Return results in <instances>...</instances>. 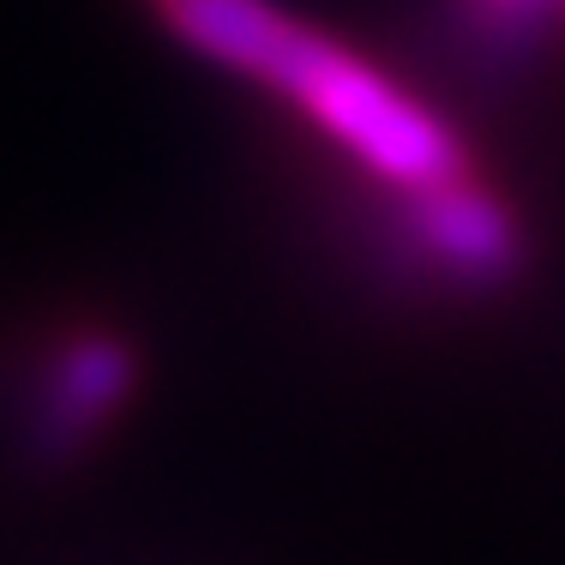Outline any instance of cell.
I'll return each instance as SVG.
<instances>
[{"instance_id": "1", "label": "cell", "mask_w": 565, "mask_h": 565, "mask_svg": "<svg viewBox=\"0 0 565 565\" xmlns=\"http://www.w3.org/2000/svg\"><path fill=\"white\" fill-rule=\"evenodd\" d=\"M163 19L205 61L282 90L343 151H355L373 174H385L403 193L469 174L463 139L434 109L403 97L380 66L355 61L349 49L295 24L271 0H169Z\"/></svg>"}, {"instance_id": "3", "label": "cell", "mask_w": 565, "mask_h": 565, "mask_svg": "<svg viewBox=\"0 0 565 565\" xmlns=\"http://www.w3.org/2000/svg\"><path fill=\"white\" fill-rule=\"evenodd\" d=\"M132 392V349L120 338H78L49 373L43 415H36V446L43 451H73L90 439L103 422L127 403Z\"/></svg>"}, {"instance_id": "2", "label": "cell", "mask_w": 565, "mask_h": 565, "mask_svg": "<svg viewBox=\"0 0 565 565\" xmlns=\"http://www.w3.org/2000/svg\"><path fill=\"white\" fill-rule=\"evenodd\" d=\"M403 217H409L415 241L434 253L446 271L469 277V282H505L523 259V235L518 217L463 174L446 186H415L403 193Z\"/></svg>"}, {"instance_id": "5", "label": "cell", "mask_w": 565, "mask_h": 565, "mask_svg": "<svg viewBox=\"0 0 565 565\" xmlns=\"http://www.w3.org/2000/svg\"><path fill=\"white\" fill-rule=\"evenodd\" d=\"M163 7H169V0H163Z\"/></svg>"}, {"instance_id": "4", "label": "cell", "mask_w": 565, "mask_h": 565, "mask_svg": "<svg viewBox=\"0 0 565 565\" xmlns=\"http://www.w3.org/2000/svg\"><path fill=\"white\" fill-rule=\"evenodd\" d=\"M463 12L476 24H488V31L511 36V31H535L554 12V0H463Z\"/></svg>"}]
</instances>
